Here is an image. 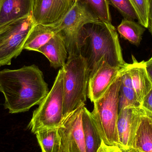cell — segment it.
<instances>
[{"mask_svg":"<svg viewBox=\"0 0 152 152\" xmlns=\"http://www.w3.org/2000/svg\"><path fill=\"white\" fill-rule=\"evenodd\" d=\"M0 91L10 113L26 112L39 105L49 92L42 70L35 65L0 71Z\"/></svg>","mask_w":152,"mask_h":152,"instance_id":"cell-1","label":"cell"},{"mask_svg":"<svg viewBox=\"0 0 152 152\" xmlns=\"http://www.w3.org/2000/svg\"><path fill=\"white\" fill-rule=\"evenodd\" d=\"M80 54L86 60L92 75L101 61L122 69L127 65L123 59L116 28L112 23L99 20L86 24L80 32Z\"/></svg>","mask_w":152,"mask_h":152,"instance_id":"cell-2","label":"cell"},{"mask_svg":"<svg viewBox=\"0 0 152 152\" xmlns=\"http://www.w3.org/2000/svg\"><path fill=\"white\" fill-rule=\"evenodd\" d=\"M127 66L115 79L104 94L94 102V110L91 112L103 141L108 145L120 147L117 127L119 96L121 75Z\"/></svg>","mask_w":152,"mask_h":152,"instance_id":"cell-3","label":"cell"},{"mask_svg":"<svg viewBox=\"0 0 152 152\" xmlns=\"http://www.w3.org/2000/svg\"><path fill=\"white\" fill-rule=\"evenodd\" d=\"M63 68L64 119L76 109L85 104L90 72L86 61L80 54L68 57Z\"/></svg>","mask_w":152,"mask_h":152,"instance_id":"cell-4","label":"cell"},{"mask_svg":"<svg viewBox=\"0 0 152 152\" xmlns=\"http://www.w3.org/2000/svg\"><path fill=\"white\" fill-rule=\"evenodd\" d=\"M64 76L59 70L51 89L33 113L28 127L34 134L46 129H58L63 119Z\"/></svg>","mask_w":152,"mask_h":152,"instance_id":"cell-5","label":"cell"},{"mask_svg":"<svg viewBox=\"0 0 152 152\" xmlns=\"http://www.w3.org/2000/svg\"><path fill=\"white\" fill-rule=\"evenodd\" d=\"M35 24L32 15L0 28V66L10 65L12 59L21 53Z\"/></svg>","mask_w":152,"mask_h":152,"instance_id":"cell-6","label":"cell"},{"mask_svg":"<svg viewBox=\"0 0 152 152\" xmlns=\"http://www.w3.org/2000/svg\"><path fill=\"white\" fill-rule=\"evenodd\" d=\"M100 20L89 9L75 0L61 21L56 24L66 44L68 57L80 55V32L84 25Z\"/></svg>","mask_w":152,"mask_h":152,"instance_id":"cell-7","label":"cell"},{"mask_svg":"<svg viewBox=\"0 0 152 152\" xmlns=\"http://www.w3.org/2000/svg\"><path fill=\"white\" fill-rule=\"evenodd\" d=\"M80 106L62 121L58 128L60 140L59 152H86Z\"/></svg>","mask_w":152,"mask_h":152,"instance_id":"cell-8","label":"cell"},{"mask_svg":"<svg viewBox=\"0 0 152 152\" xmlns=\"http://www.w3.org/2000/svg\"><path fill=\"white\" fill-rule=\"evenodd\" d=\"M75 0H35L32 17L35 24L51 26L62 20Z\"/></svg>","mask_w":152,"mask_h":152,"instance_id":"cell-9","label":"cell"},{"mask_svg":"<svg viewBox=\"0 0 152 152\" xmlns=\"http://www.w3.org/2000/svg\"><path fill=\"white\" fill-rule=\"evenodd\" d=\"M145 111L140 107H126L119 111L117 131L120 147L123 151L132 148L133 142Z\"/></svg>","mask_w":152,"mask_h":152,"instance_id":"cell-10","label":"cell"},{"mask_svg":"<svg viewBox=\"0 0 152 152\" xmlns=\"http://www.w3.org/2000/svg\"><path fill=\"white\" fill-rule=\"evenodd\" d=\"M127 65L123 68H118L112 66L104 60L101 61L94 74L89 76L87 96L92 102L94 103L104 94Z\"/></svg>","mask_w":152,"mask_h":152,"instance_id":"cell-11","label":"cell"},{"mask_svg":"<svg viewBox=\"0 0 152 152\" xmlns=\"http://www.w3.org/2000/svg\"><path fill=\"white\" fill-rule=\"evenodd\" d=\"M35 0H0V28L32 15Z\"/></svg>","mask_w":152,"mask_h":152,"instance_id":"cell-12","label":"cell"},{"mask_svg":"<svg viewBox=\"0 0 152 152\" xmlns=\"http://www.w3.org/2000/svg\"><path fill=\"white\" fill-rule=\"evenodd\" d=\"M37 52L44 55L50 61L51 66L55 69L63 67L68 57L65 41L59 32Z\"/></svg>","mask_w":152,"mask_h":152,"instance_id":"cell-13","label":"cell"},{"mask_svg":"<svg viewBox=\"0 0 152 152\" xmlns=\"http://www.w3.org/2000/svg\"><path fill=\"white\" fill-rule=\"evenodd\" d=\"M133 63L129 64L128 70L132 79L133 88L140 103L152 88V83L147 75L145 61L138 62L134 56Z\"/></svg>","mask_w":152,"mask_h":152,"instance_id":"cell-14","label":"cell"},{"mask_svg":"<svg viewBox=\"0 0 152 152\" xmlns=\"http://www.w3.org/2000/svg\"><path fill=\"white\" fill-rule=\"evenodd\" d=\"M59 31L56 24L51 26L35 24L26 40L24 49L37 52Z\"/></svg>","mask_w":152,"mask_h":152,"instance_id":"cell-15","label":"cell"},{"mask_svg":"<svg viewBox=\"0 0 152 152\" xmlns=\"http://www.w3.org/2000/svg\"><path fill=\"white\" fill-rule=\"evenodd\" d=\"M82 121L86 151L96 152L103 140L92 113L85 106L83 108Z\"/></svg>","mask_w":152,"mask_h":152,"instance_id":"cell-16","label":"cell"},{"mask_svg":"<svg viewBox=\"0 0 152 152\" xmlns=\"http://www.w3.org/2000/svg\"><path fill=\"white\" fill-rule=\"evenodd\" d=\"M132 148L142 152H152V118L146 114L141 119Z\"/></svg>","mask_w":152,"mask_h":152,"instance_id":"cell-17","label":"cell"},{"mask_svg":"<svg viewBox=\"0 0 152 152\" xmlns=\"http://www.w3.org/2000/svg\"><path fill=\"white\" fill-rule=\"evenodd\" d=\"M117 29L121 37L138 46L146 28L134 20L124 18Z\"/></svg>","mask_w":152,"mask_h":152,"instance_id":"cell-18","label":"cell"},{"mask_svg":"<svg viewBox=\"0 0 152 152\" xmlns=\"http://www.w3.org/2000/svg\"><path fill=\"white\" fill-rule=\"evenodd\" d=\"M36 135L42 152H59L60 140L58 129L42 130Z\"/></svg>","mask_w":152,"mask_h":152,"instance_id":"cell-19","label":"cell"},{"mask_svg":"<svg viewBox=\"0 0 152 152\" xmlns=\"http://www.w3.org/2000/svg\"><path fill=\"white\" fill-rule=\"evenodd\" d=\"M75 1L86 6L101 21L111 23V16L107 0Z\"/></svg>","mask_w":152,"mask_h":152,"instance_id":"cell-20","label":"cell"},{"mask_svg":"<svg viewBox=\"0 0 152 152\" xmlns=\"http://www.w3.org/2000/svg\"><path fill=\"white\" fill-rule=\"evenodd\" d=\"M141 104L133 88L121 84L119 96V111L126 107H140Z\"/></svg>","mask_w":152,"mask_h":152,"instance_id":"cell-21","label":"cell"},{"mask_svg":"<svg viewBox=\"0 0 152 152\" xmlns=\"http://www.w3.org/2000/svg\"><path fill=\"white\" fill-rule=\"evenodd\" d=\"M109 5L117 9L124 18L137 20V17L129 0H107Z\"/></svg>","mask_w":152,"mask_h":152,"instance_id":"cell-22","label":"cell"},{"mask_svg":"<svg viewBox=\"0 0 152 152\" xmlns=\"http://www.w3.org/2000/svg\"><path fill=\"white\" fill-rule=\"evenodd\" d=\"M136 13L137 20L145 28L148 26V0H129Z\"/></svg>","mask_w":152,"mask_h":152,"instance_id":"cell-23","label":"cell"},{"mask_svg":"<svg viewBox=\"0 0 152 152\" xmlns=\"http://www.w3.org/2000/svg\"><path fill=\"white\" fill-rule=\"evenodd\" d=\"M141 107L145 111L146 115L152 118V88L145 96Z\"/></svg>","mask_w":152,"mask_h":152,"instance_id":"cell-24","label":"cell"},{"mask_svg":"<svg viewBox=\"0 0 152 152\" xmlns=\"http://www.w3.org/2000/svg\"><path fill=\"white\" fill-rule=\"evenodd\" d=\"M96 152H123V150L117 145H108L102 141Z\"/></svg>","mask_w":152,"mask_h":152,"instance_id":"cell-25","label":"cell"},{"mask_svg":"<svg viewBox=\"0 0 152 152\" xmlns=\"http://www.w3.org/2000/svg\"><path fill=\"white\" fill-rule=\"evenodd\" d=\"M148 28L152 34V0H148Z\"/></svg>","mask_w":152,"mask_h":152,"instance_id":"cell-26","label":"cell"},{"mask_svg":"<svg viewBox=\"0 0 152 152\" xmlns=\"http://www.w3.org/2000/svg\"><path fill=\"white\" fill-rule=\"evenodd\" d=\"M145 66L147 75L152 83V57L150 60L145 61Z\"/></svg>","mask_w":152,"mask_h":152,"instance_id":"cell-27","label":"cell"},{"mask_svg":"<svg viewBox=\"0 0 152 152\" xmlns=\"http://www.w3.org/2000/svg\"><path fill=\"white\" fill-rule=\"evenodd\" d=\"M123 151V152H142L132 148H129V149L125 150V151Z\"/></svg>","mask_w":152,"mask_h":152,"instance_id":"cell-28","label":"cell"}]
</instances>
